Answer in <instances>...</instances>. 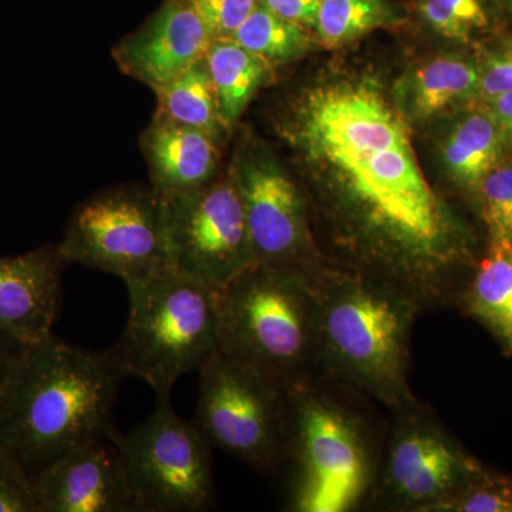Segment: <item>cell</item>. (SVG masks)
<instances>
[{"label":"cell","mask_w":512,"mask_h":512,"mask_svg":"<svg viewBox=\"0 0 512 512\" xmlns=\"http://www.w3.org/2000/svg\"><path fill=\"white\" fill-rule=\"evenodd\" d=\"M66 266L57 245L0 258V333L23 345L52 335Z\"/></svg>","instance_id":"obj_15"},{"label":"cell","mask_w":512,"mask_h":512,"mask_svg":"<svg viewBox=\"0 0 512 512\" xmlns=\"http://www.w3.org/2000/svg\"><path fill=\"white\" fill-rule=\"evenodd\" d=\"M279 133L292 148L349 268L444 302L474 256L466 222L433 190L404 120L372 77L336 74L292 101Z\"/></svg>","instance_id":"obj_1"},{"label":"cell","mask_w":512,"mask_h":512,"mask_svg":"<svg viewBox=\"0 0 512 512\" xmlns=\"http://www.w3.org/2000/svg\"><path fill=\"white\" fill-rule=\"evenodd\" d=\"M198 373L202 436L261 473L274 471L288 456V390L218 350Z\"/></svg>","instance_id":"obj_7"},{"label":"cell","mask_w":512,"mask_h":512,"mask_svg":"<svg viewBox=\"0 0 512 512\" xmlns=\"http://www.w3.org/2000/svg\"><path fill=\"white\" fill-rule=\"evenodd\" d=\"M316 266L252 264L222 286L218 352L286 390L313 380L318 372Z\"/></svg>","instance_id":"obj_4"},{"label":"cell","mask_w":512,"mask_h":512,"mask_svg":"<svg viewBox=\"0 0 512 512\" xmlns=\"http://www.w3.org/2000/svg\"><path fill=\"white\" fill-rule=\"evenodd\" d=\"M505 151L500 130L484 107L464 114L451 127L441 147V160L458 187L477 192L487 174L503 161Z\"/></svg>","instance_id":"obj_18"},{"label":"cell","mask_w":512,"mask_h":512,"mask_svg":"<svg viewBox=\"0 0 512 512\" xmlns=\"http://www.w3.org/2000/svg\"><path fill=\"white\" fill-rule=\"evenodd\" d=\"M313 285L318 370L394 410L413 403L410 332L420 303L389 282L326 262Z\"/></svg>","instance_id":"obj_3"},{"label":"cell","mask_w":512,"mask_h":512,"mask_svg":"<svg viewBox=\"0 0 512 512\" xmlns=\"http://www.w3.org/2000/svg\"><path fill=\"white\" fill-rule=\"evenodd\" d=\"M276 15L292 20L303 28L315 30L322 0H259Z\"/></svg>","instance_id":"obj_30"},{"label":"cell","mask_w":512,"mask_h":512,"mask_svg":"<svg viewBox=\"0 0 512 512\" xmlns=\"http://www.w3.org/2000/svg\"><path fill=\"white\" fill-rule=\"evenodd\" d=\"M436 511L511 512L512 480L481 468Z\"/></svg>","instance_id":"obj_25"},{"label":"cell","mask_w":512,"mask_h":512,"mask_svg":"<svg viewBox=\"0 0 512 512\" xmlns=\"http://www.w3.org/2000/svg\"><path fill=\"white\" fill-rule=\"evenodd\" d=\"M478 67L460 55H440L404 74L393 103L407 123H426L450 107L477 97Z\"/></svg>","instance_id":"obj_17"},{"label":"cell","mask_w":512,"mask_h":512,"mask_svg":"<svg viewBox=\"0 0 512 512\" xmlns=\"http://www.w3.org/2000/svg\"><path fill=\"white\" fill-rule=\"evenodd\" d=\"M399 412L382 473L386 497L413 511H436L457 493L480 464L447 436L414 400Z\"/></svg>","instance_id":"obj_12"},{"label":"cell","mask_w":512,"mask_h":512,"mask_svg":"<svg viewBox=\"0 0 512 512\" xmlns=\"http://www.w3.org/2000/svg\"><path fill=\"white\" fill-rule=\"evenodd\" d=\"M485 109L493 117L507 150H512V92L501 94L485 103Z\"/></svg>","instance_id":"obj_31"},{"label":"cell","mask_w":512,"mask_h":512,"mask_svg":"<svg viewBox=\"0 0 512 512\" xmlns=\"http://www.w3.org/2000/svg\"><path fill=\"white\" fill-rule=\"evenodd\" d=\"M57 251L80 264L119 276L124 284L168 268L163 201L153 188L117 185L77 205Z\"/></svg>","instance_id":"obj_8"},{"label":"cell","mask_w":512,"mask_h":512,"mask_svg":"<svg viewBox=\"0 0 512 512\" xmlns=\"http://www.w3.org/2000/svg\"><path fill=\"white\" fill-rule=\"evenodd\" d=\"M211 42L191 0H167L143 28L114 46L111 56L121 72L157 92L202 59Z\"/></svg>","instance_id":"obj_14"},{"label":"cell","mask_w":512,"mask_h":512,"mask_svg":"<svg viewBox=\"0 0 512 512\" xmlns=\"http://www.w3.org/2000/svg\"><path fill=\"white\" fill-rule=\"evenodd\" d=\"M491 241L512 244V163L501 161L478 187Z\"/></svg>","instance_id":"obj_26"},{"label":"cell","mask_w":512,"mask_h":512,"mask_svg":"<svg viewBox=\"0 0 512 512\" xmlns=\"http://www.w3.org/2000/svg\"><path fill=\"white\" fill-rule=\"evenodd\" d=\"M37 512H130L133 497L116 440L77 448L33 476Z\"/></svg>","instance_id":"obj_13"},{"label":"cell","mask_w":512,"mask_h":512,"mask_svg":"<svg viewBox=\"0 0 512 512\" xmlns=\"http://www.w3.org/2000/svg\"><path fill=\"white\" fill-rule=\"evenodd\" d=\"M154 93L157 96L154 119L207 131L221 140L228 134L205 56Z\"/></svg>","instance_id":"obj_20"},{"label":"cell","mask_w":512,"mask_h":512,"mask_svg":"<svg viewBox=\"0 0 512 512\" xmlns=\"http://www.w3.org/2000/svg\"><path fill=\"white\" fill-rule=\"evenodd\" d=\"M229 39L274 67L305 56L318 42L312 30L276 15L261 2Z\"/></svg>","instance_id":"obj_21"},{"label":"cell","mask_w":512,"mask_h":512,"mask_svg":"<svg viewBox=\"0 0 512 512\" xmlns=\"http://www.w3.org/2000/svg\"><path fill=\"white\" fill-rule=\"evenodd\" d=\"M116 443L134 511L198 512L212 504L211 444L174 412L170 397L157 399L153 414Z\"/></svg>","instance_id":"obj_9"},{"label":"cell","mask_w":512,"mask_h":512,"mask_svg":"<svg viewBox=\"0 0 512 512\" xmlns=\"http://www.w3.org/2000/svg\"><path fill=\"white\" fill-rule=\"evenodd\" d=\"M161 201L171 268L221 289L254 264L244 204L229 167L211 183Z\"/></svg>","instance_id":"obj_10"},{"label":"cell","mask_w":512,"mask_h":512,"mask_svg":"<svg viewBox=\"0 0 512 512\" xmlns=\"http://www.w3.org/2000/svg\"><path fill=\"white\" fill-rule=\"evenodd\" d=\"M417 12L434 32L467 43L487 28V0H417Z\"/></svg>","instance_id":"obj_24"},{"label":"cell","mask_w":512,"mask_h":512,"mask_svg":"<svg viewBox=\"0 0 512 512\" xmlns=\"http://www.w3.org/2000/svg\"><path fill=\"white\" fill-rule=\"evenodd\" d=\"M505 340H507L508 345H510V348L512 349V323L510 328H508L507 333L503 336Z\"/></svg>","instance_id":"obj_33"},{"label":"cell","mask_w":512,"mask_h":512,"mask_svg":"<svg viewBox=\"0 0 512 512\" xmlns=\"http://www.w3.org/2000/svg\"><path fill=\"white\" fill-rule=\"evenodd\" d=\"M478 67L477 97L487 101L512 92V39L484 56Z\"/></svg>","instance_id":"obj_29"},{"label":"cell","mask_w":512,"mask_h":512,"mask_svg":"<svg viewBox=\"0 0 512 512\" xmlns=\"http://www.w3.org/2000/svg\"><path fill=\"white\" fill-rule=\"evenodd\" d=\"M0 512H37L33 477L0 443Z\"/></svg>","instance_id":"obj_27"},{"label":"cell","mask_w":512,"mask_h":512,"mask_svg":"<svg viewBox=\"0 0 512 512\" xmlns=\"http://www.w3.org/2000/svg\"><path fill=\"white\" fill-rule=\"evenodd\" d=\"M23 343L18 342L9 336L0 333V396H2L3 387L8 379L10 367L13 360L23 348Z\"/></svg>","instance_id":"obj_32"},{"label":"cell","mask_w":512,"mask_h":512,"mask_svg":"<svg viewBox=\"0 0 512 512\" xmlns=\"http://www.w3.org/2000/svg\"><path fill=\"white\" fill-rule=\"evenodd\" d=\"M501 2L504 3L505 5V8H507L508 10H510V13L512 15V0H501Z\"/></svg>","instance_id":"obj_34"},{"label":"cell","mask_w":512,"mask_h":512,"mask_svg":"<svg viewBox=\"0 0 512 512\" xmlns=\"http://www.w3.org/2000/svg\"><path fill=\"white\" fill-rule=\"evenodd\" d=\"M288 392V456L299 461L302 473L296 510H352L372 477L362 427L340 404L320 393L315 380Z\"/></svg>","instance_id":"obj_6"},{"label":"cell","mask_w":512,"mask_h":512,"mask_svg":"<svg viewBox=\"0 0 512 512\" xmlns=\"http://www.w3.org/2000/svg\"><path fill=\"white\" fill-rule=\"evenodd\" d=\"M212 40L229 39L254 12L259 0H191Z\"/></svg>","instance_id":"obj_28"},{"label":"cell","mask_w":512,"mask_h":512,"mask_svg":"<svg viewBox=\"0 0 512 512\" xmlns=\"http://www.w3.org/2000/svg\"><path fill=\"white\" fill-rule=\"evenodd\" d=\"M205 60L220 103L222 123L229 133L255 94L269 83L275 67L232 39L212 40Z\"/></svg>","instance_id":"obj_19"},{"label":"cell","mask_w":512,"mask_h":512,"mask_svg":"<svg viewBox=\"0 0 512 512\" xmlns=\"http://www.w3.org/2000/svg\"><path fill=\"white\" fill-rule=\"evenodd\" d=\"M123 373L107 353L47 336L23 346L0 396V443L32 477L99 440H116L114 406Z\"/></svg>","instance_id":"obj_2"},{"label":"cell","mask_w":512,"mask_h":512,"mask_svg":"<svg viewBox=\"0 0 512 512\" xmlns=\"http://www.w3.org/2000/svg\"><path fill=\"white\" fill-rule=\"evenodd\" d=\"M126 285L130 315L107 356L157 399L170 397L181 376L198 372L218 350L220 289L171 266Z\"/></svg>","instance_id":"obj_5"},{"label":"cell","mask_w":512,"mask_h":512,"mask_svg":"<svg viewBox=\"0 0 512 512\" xmlns=\"http://www.w3.org/2000/svg\"><path fill=\"white\" fill-rule=\"evenodd\" d=\"M471 312L498 335L512 323V244L491 241L468 291Z\"/></svg>","instance_id":"obj_22"},{"label":"cell","mask_w":512,"mask_h":512,"mask_svg":"<svg viewBox=\"0 0 512 512\" xmlns=\"http://www.w3.org/2000/svg\"><path fill=\"white\" fill-rule=\"evenodd\" d=\"M158 197L183 194L222 173L221 138L197 128L153 119L140 140Z\"/></svg>","instance_id":"obj_16"},{"label":"cell","mask_w":512,"mask_h":512,"mask_svg":"<svg viewBox=\"0 0 512 512\" xmlns=\"http://www.w3.org/2000/svg\"><path fill=\"white\" fill-rule=\"evenodd\" d=\"M244 204L254 264L313 268L309 202L271 148L249 140L229 165Z\"/></svg>","instance_id":"obj_11"},{"label":"cell","mask_w":512,"mask_h":512,"mask_svg":"<svg viewBox=\"0 0 512 512\" xmlns=\"http://www.w3.org/2000/svg\"><path fill=\"white\" fill-rule=\"evenodd\" d=\"M397 22L399 13L389 0H322L315 37L320 45L336 49Z\"/></svg>","instance_id":"obj_23"}]
</instances>
